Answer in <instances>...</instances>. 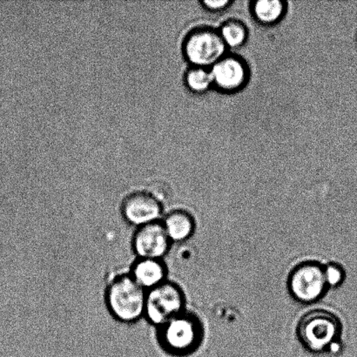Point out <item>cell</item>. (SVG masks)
I'll return each instance as SVG.
<instances>
[{"mask_svg":"<svg viewBox=\"0 0 357 357\" xmlns=\"http://www.w3.org/2000/svg\"><path fill=\"white\" fill-rule=\"evenodd\" d=\"M218 31L227 49L241 48L247 43L248 38V27L241 20H227Z\"/></svg>","mask_w":357,"mask_h":357,"instance_id":"obj_13","label":"cell"},{"mask_svg":"<svg viewBox=\"0 0 357 357\" xmlns=\"http://www.w3.org/2000/svg\"><path fill=\"white\" fill-rule=\"evenodd\" d=\"M171 241L162 223L159 222L139 227L132 246L141 259H159L169 251Z\"/></svg>","mask_w":357,"mask_h":357,"instance_id":"obj_9","label":"cell"},{"mask_svg":"<svg viewBox=\"0 0 357 357\" xmlns=\"http://www.w3.org/2000/svg\"><path fill=\"white\" fill-rule=\"evenodd\" d=\"M185 86L190 92L203 94L213 87V79L210 69L190 66L184 75Z\"/></svg>","mask_w":357,"mask_h":357,"instance_id":"obj_14","label":"cell"},{"mask_svg":"<svg viewBox=\"0 0 357 357\" xmlns=\"http://www.w3.org/2000/svg\"><path fill=\"white\" fill-rule=\"evenodd\" d=\"M324 273L328 288H337L344 281L345 273L340 265L328 264L324 267Z\"/></svg>","mask_w":357,"mask_h":357,"instance_id":"obj_15","label":"cell"},{"mask_svg":"<svg viewBox=\"0 0 357 357\" xmlns=\"http://www.w3.org/2000/svg\"><path fill=\"white\" fill-rule=\"evenodd\" d=\"M213 86L220 93L233 94L243 90L250 78V68L243 59L226 54L210 68Z\"/></svg>","mask_w":357,"mask_h":357,"instance_id":"obj_7","label":"cell"},{"mask_svg":"<svg viewBox=\"0 0 357 357\" xmlns=\"http://www.w3.org/2000/svg\"><path fill=\"white\" fill-rule=\"evenodd\" d=\"M341 332L340 320L333 313L324 310L307 313L297 326L301 344L314 354L331 351L332 346L337 344Z\"/></svg>","mask_w":357,"mask_h":357,"instance_id":"obj_1","label":"cell"},{"mask_svg":"<svg viewBox=\"0 0 357 357\" xmlns=\"http://www.w3.org/2000/svg\"><path fill=\"white\" fill-rule=\"evenodd\" d=\"M146 293L132 276L114 280L108 287L107 303L115 318L125 323L138 320L145 314Z\"/></svg>","mask_w":357,"mask_h":357,"instance_id":"obj_2","label":"cell"},{"mask_svg":"<svg viewBox=\"0 0 357 357\" xmlns=\"http://www.w3.org/2000/svg\"><path fill=\"white\" fill-rule=\"evenodd\" d=\"M185 297L172 282H163L146 293L145 314L152 324L162 326L183 312Z\"/></svg>","mask_w":357,"mask_h":357,"instance_id":"obj_6","label":"cell"},{"mask_svg":"<svg viewBox=\"0 0 357 357\" xmlns=\"http://www.w3.org/2000/svg\"><path fill=\"white\" fill-rule=\"evenodd\" d=\"M160 327L162 344L170 354L180 356L192 354L201 344L202 325L194 314L182 312Z\"/></svg>","mask_w":357,"mask_h":357,"instance_id":"obj_3","label":"cell"},{"mask_svg":"<svg viewBox=\"0 0 357 357\" xmlns=\"http://www.w3.org/2000/svg\"><path fill=\"white\" fill-rule=\"evenodd\" d=\"M165 265L159 259H141L132 269V278L143 289H152L165 282Z\"/></svg>","mask_w":357,"mask_h":357,"instance_id":"obj_10","label":"cell"},{"mask_svg":"<svg viewBox=\"0 0 357 357\" xmlns=\"http://www.w3.org/2000/svg\"><path fill=\"white\" fill-rule=\"evenodd\" d=\"M162 224L171 241L183 243L194 234L195 220L183 210L171 212Z\"/></svg>","mask_w":357,"mask_h":357,"instance_id":"obj_11","label":"cell"},{"mask_svg":"<svg viewBox=\"0 0 357 357\" xmlns=\"http://www.w3.org/2000/svg\"><path fill=\"white\" fill-rule=\"evenodd\" d=\"M288 287L290 295L297 302L306 304L317 302L328 288L324 266L314 261L303 262L296 266L290 273Z\"/></svg>","mask_w":357,"mask_h":357,"instance_id":"obj_5","label":"cell"},{"mask_svg":"<svg viewBox=\"0 0 357 357\" xmlns=\"http://www.w3.org/2000/svg\"><path fill=\"white\" fill-rule=\"evenodd\" d=\"M121 211L129 223L142 227L158 222L162 204L149 191H135L126 196Z\"/></svg>","mask_w":357,"mask_h":357,"instance_id":"obj_8","label":"cell"},{"mask_svg":"<svg viewBox=\"0 0 357 357\" xmlns=\"http://www.w3.org/2000/svg\"><path fill=\"white\" fill-rule=\"evenodd\" d=\"M219 31L210 27L192 30L182 43L184 57L192 66L210 69L227 54Z\"/></svg>","mask_w":357,"mask_h":357,"instance_id":"obj_4","label":"cell"},{"mask_svg":"<svg viewBox=\"0 0 357 357\" xmlns=\"http://www.w3.org/2000/svg\"><path fill=\"white\" fill-rule=\"evenodd\" d=\"M356 38H357V34H356Z\"/></svg>","mask_w":357,"mask_h":357,"instance_id":"obj_17","label":"cell"},{"mask_svg":"<svg viewBox=\"0 0 357 357\" xmlns=\"http://www.w3.org/2000/svg\"><path fill=\"white\" fill-rule=\"evenodd\" d=\"M203 8L211 13H222L232 6L233 1L230 0H203L199 2Z\"/></svg>","mask_w":357,"mask_h":357,"instance_id":"obj_16","label":"cell"},{"mask_svg":"<svg viewBox=\"0 0 357 357\" xmlns=\"http://www.w3.org/2000/svg\"><path fill=\"white\" fill-rule=\"evenodd\" d=\"M286 12L287 3L282 0H257L251 5L252 15L264 26H274L279 23Z\"/></svg>","mask_w":357,"mask_h":357,"instance_id":"obj_12","label":"cell"}]
</instances>
